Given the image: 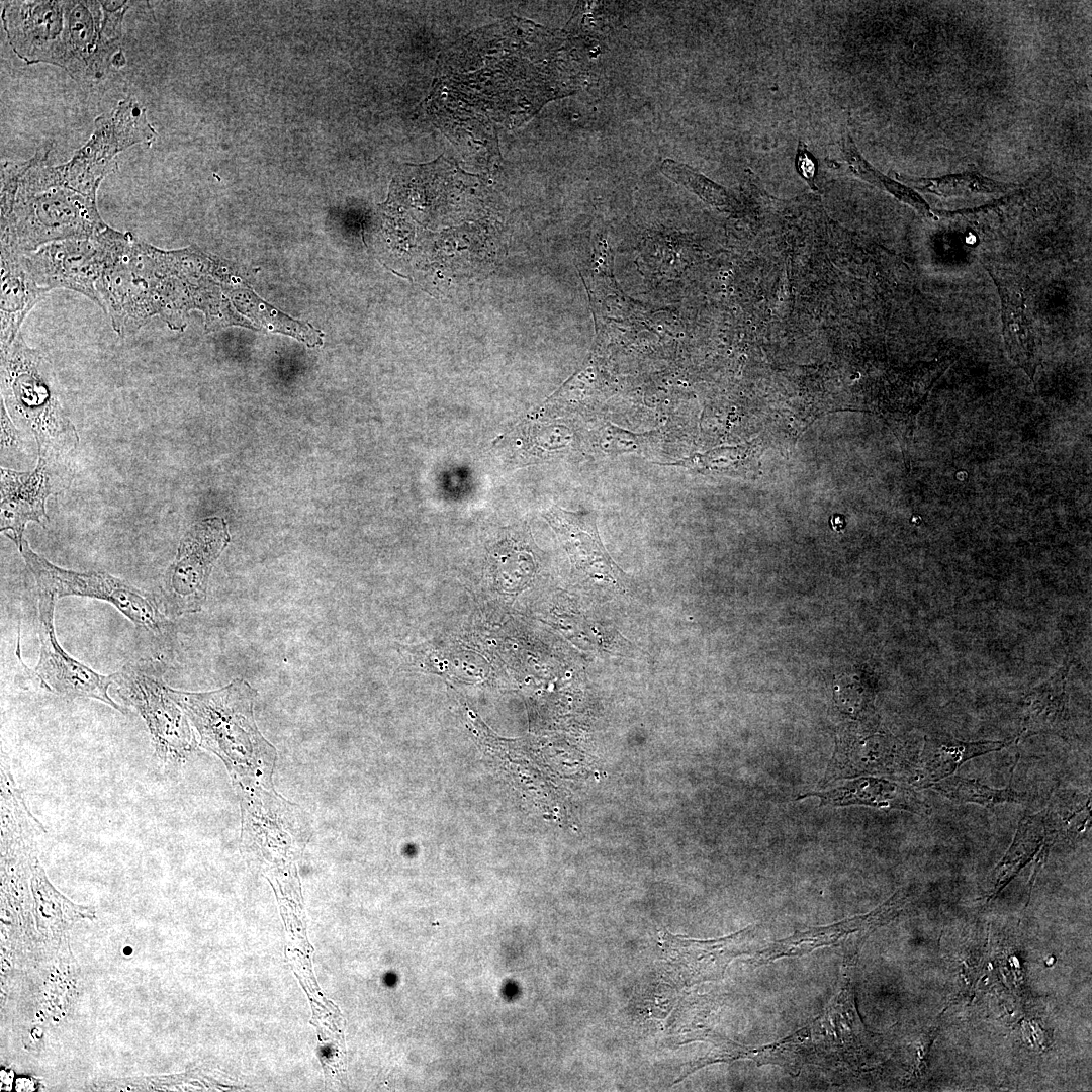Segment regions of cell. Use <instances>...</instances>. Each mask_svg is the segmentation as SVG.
Masks as SVG:
<instances>
[{
  "instance_id": "6da1fadb",
  "label": "cell",
  "mask_w": 1092,
  "mask_h": 1092,
  "mask_svg": "<svg viewBox=\"0 0 1092 1092\" xmlns=\"http://www.w3.org/2000/svg\"><path fill=\"white\" fill-rule=\"evenodd\" d=\"M106 228L95 198L73 188L57 173L24 179L11 175L3 180L1 250L27 254Z\"/></svg>"
},
{
  "instance_id": "7a4b0ae2",
  "label": "cell",
  "mask_w": 1092,
  "mask_h": 1092,
  "mask_svg": "<svg viewBox=\"0 0 1092 1092\" xmlns=\"http://www.w3.org/2000/svg\"><path fill=\"white\" fill-rule=\"evenodd\" d=\"M1 392L14 423L34 437L38 457L66 459L76 450L78 433L61 405L54 370L21 334L1 348Z\"/></svg>"
},
{
  "instance_id": "3957f363",
  "label": "cell",
  "mask_w": 1092,
  "mask_h": 1092,
  "mask_svg": "<svg viewBox=\"0 0 1092 1092\" xmlns=\"http://www.w3.org/2000/svg\"><path fill=\"white\" fill-rule=\"evenodd\" d=\"M166 689L197 728L201 744L225 762L236 760L247 741L259 739L251 713L252 690L244 680L206 693Z\"/></svg>"
},
{
  "instance_id": "277c9868",
  "label": "cell",
  "mask_w": 1092,
  "mask_h": 1092,
  "mask_svg": "<svg viewBox=\"0 0 1092 1092\" xmlns=\"http://www.w3.org/2000/svg\"><path fill=\"white\" fill-rule=\"evenodd\" d=\"M35 579L38 594L57 600L67 596L103 600L113 605L134 625L161 633L165 619L152 599L142 590L104 572H76L54 565L33 552L27 541L20 551Z\"/></svg>"
},
{
  "instance_id": "5b68a950",
  "label": "cell",
  "mask_w": 1092,
  "mask_h": 1092,
  "mask_svg": "<svg viewBox=\"0 0 1092 1092\" xmlns=\"http://www.w3.org/2000/svg\"><path fill=\"white\" fill-rule=\"evenodd\" d=\"M120 233L110 228L90 236L72 238L22 254L29 273L48 291H78L100 305L96 283L102 276Z\"/></svg>"
},
{
  "instance_id": "8992f818",
  "label": "cell",
  "mask_w": 1092,
  "mask_h": 1092,
  "mask_svg": "<svg viewBox=\"0 0 1092 1092\" xmlns=\"http://www.w3.org/2000/svg\"><path fill=\"white\" fill-rule=\"evenodd\" d=\"M228 541L226 527L220 519L204 520L183 537L163 582L164 602L171 614L200 610L211 568Z\"/></svg>"
},
{
  "instance_id": "52a82bcc",
  "label": "cell",
  "mask_w": 1092,
  "mask_h": 1092,
  "mask_svg": "<svg viewBox=\"0 0 1092 1092\" xmlns=\"http://www.w3.org/2000/svg\"><path fill=\"white\" fill-rule=\"evenodd\" d=\"M56 601L51 595L38 594L40 652L37 665L29 672L47 691L68 698L96 699L125 714V710L108 694V689L115 685L118 673L100 674L71 657L60 646L54 629Z\"/></svg>"
},
{
  "instance_id": "ba28073f",
  "label": "cell",
  "mask_w": 1092,
  "mask_h": 1092,
  "mask_svg": "<svg viewBox=\"0 0 1092 1092\" xmlns=\"http://www.w3.org/2000/svg\"><path fill=\"white\" fill-rule=\"evenodd\" d=\"M118 693L144 719L158 757L164 761L183 759L193 747L188 723L166 685L132 668L118 672Z\"/></svg>"
},
{
  "instance_id": "9c48e42d",
  "label": "cell",
  "mask_w": 1092,
  "mask_h": 1092,
  "mask_svg": "<svg viewBox=\"0 0 1092 1092\" xmlns=\"http://www.w3.org/2000/svg\"><path fill=\"white\" fill-rule=\"evenodd\" d=\"M67 459L38 457L33 471L18 472L1 467V532L18 547H23V532L28 522L46 526L49 521L46 500L61 490Z\"/></svg>"
},
{
  "instance_id": "30bf717a",
  "label": "cell",
  "mask_w": 1092,
  "mask_h": 1092,
  "mask_svg": "<svg viewBox=\"0 0 1092 1092\" xmlns=\"http://www.w3.org/2000/svg\"><path fill=\"white\" fill-rule=\"evenodd\" d=\"M47 292L29 273L22 254L1 251V348L20 334L25 316Z\"/></svg>"
},
{
  "instance_id": "8fae6325",
  "label": "cell",
  "mask_w": 1092,
  "mask_h": 1092,
  "mask_svg": "<svg viewBox=\"0 0 1092 1092\" xmlns=\"http://www.w3.org/2000/svg\"><path fill=\"white\" fill-rule=\"evenodd\" d=\"M1012 741H962L949 737L927 738L921 754L908 778L909 782L918 788H929L933 784L953 775L968 760L999 751L1010 745Z\"/></svg>"
},
{
  "instance_id": "7c38bea8",
  "label": "cell",
  "mask_w": 1092,
  "mask_h": 1092,
  "mask_svg": "<svg viewBox=\"0 0 1092 1092\" xmlns=\"http://www.w3.org/2000/svg\"><path fill=\"white\" fill-rule=\"evenodd\" d=\"M546 518L559 533L576 567L601 577H615L617 568L601 543L594 513L558 509L548 512Z\"/></svg>"
},
{
  "instance_id": "4fadbf2b",
  "label": "cell",
  "mask_w": 1092,
  "mask_h": 1092,
  "mask_svg": "<svg viewBox=\"0 0 1092 1092\" xmlns=\"http://www.w3.org/2000/svg\"><path fill=\"white\" fill-rule=\"evenodd\" d=\"M994 280L1002 302L1003 334L1010 358L1033 381L1039 359L1036 351L1032 321L1026 310L1023 286L1018 280H1007L997 273Z\"/></svg>"
},
{
  "instance_id": "5bb4252c",
  "label": "cell",
  "mask_w": 1092,
  "mask_h": 1092,
  "mask_svg": "<svg viewBox=\"0 0 1092 1092\" xmlns=\"http://www.w3.org/2000/svg\"><path fill=\"white\" fill-rule=\"evenodd\" d=\"M826 805H866L878 808L906 810L919 815L931 811L927 801L911 788L877 779L860 778L831 791L813 793Z\"/></svg>"
},
{
  "instance_id": "9a60e30c",
  "label": "cell",
  "mask_w": 1092,
  "mask_h": 1092,
  "mask_svg": "<svg viewBox=\"0 0 1092 1092\" xmlns=\"http://www.w3.org/2000/svg\"><path fill=\"white\" fill-rule=\"evenodd\" d=\"M1054 845L1048 832L1044 810L1024 816L1008 850L992 873L991 895L997 894L1034 857H1044Z\"/></svg>"
},
{
  "instance_id": "2e32d148",
  "label": "cell",
  "mask_w": 1092,
  "mask_h": 1092,
  "mask_svg": "<svg viewBox=\"0 0 1092 1092\" xmlns=\"http://www.w3.org/2000/svg\"><path fill=\"white\" fill-rule=\"evenodd\" d=\"M1068 721L1066 695L1060 680H1050L1027 695L1023 709V731L1028 734L1050 732L1065 735Z\"/></svg>"
},
{
  "instance_id": "e0dca14e",
  "label": "cell",
  "mask_w": 1092,
  "mask_h": 1092,
  "mask_svg": "<svg viewBox=\"0 0 1092 1092\" xmlns=\"http://www.w3.org/2000/svg\"><path fill=\"white\" fill-rule=\"evenodd\" d=\"M1090 794L1055 790L1044 809L1046 828L1054 842L1078 839L1090 822Z\"/></svg>"
},
{
  "instance_id": "ac0fdd59",
  "label": "cell",
  "mask_w": 1092,
  "mask_h": 1092,
  "mask_svg": "<svg viewBox=\"0 0 1092 1092\" xmlns=\"http://www.w3.org/2000/svg\"><path fill=\"white\" fill-rule=\"evenodd\" d=\"M840 159L853 175L889 192L921 215L927 218L934 217L930 205L918 193L874 168L859 153L848 132L842 135L840 142Z\"/></svg>"
},
{
  "instance_id": "d6986e66",
  "label": "cell",
  "mask_w": 1092,
  "mask_h": 1092,
  "mask_svg": "<svg viewBox=\"0 0 1092 1092\" xmlns=\"http://www.w3.org/2000/svg\"><path fill=\"white\" fill-rule=\"evenodd\" d=\"M894 175L920 191L941 197L994 194L1014 187L1013 184L994 180L978 172H964L934 178L909 177L895 172Z\"/></svg>"
},
{
  "instance_id": "ffe728a7",
  "label": "cell",
  "mask_w": 1092,
  "mask_h": 1092,
  "mask_svg": "<svg viewBox=\"0 0 1092 1092\" xmlns=\"http://www.w3.org/2000/svg\"><path fill=\"white\" fill-rule=\"evenodd\" d=\"M946 799L961 804L973 803L992 808L999 804H1022L1029 795L1012 788L1011 784L1003 789L991 788L978 780L949 776L930 787Z\"/></svg>"
},
{
  "instance_id": "44dd1931",
  "label": "cell",
  "mask_w": 1092,
  "mask_h": 1092,
  "mask_svg": "<svg viewBox=\"0 0 1092 1092\" xmlns=\"http://www.w3.org/2000/svg\"><path fill=\"white\" fill-rule=\"evenodd\" d=\"M31 889L38 920L44 924L61 925L90 914V909L72 903L52 886L38 860L31 868Z\"/></svg>"
},
{
  "instance_id": "7402d4cb",
  "label": "cell",
  "mask_w": 1092,
  "mask_h": 1092,
  "mask_svg": "<svg viewBox=\"0 0 1092 1092\" xmlns=\"http://www.w3.org/2000/svg\"><path fill=\"white\" fill-rule=\"evenodd\" d=\"M661 170L665 175L693 189L706 200L717 205L727 204L728 198L725 191L690 167L671 160H665L662 163Z\"/></svg>"
},
{
  "instance_id": "603a6c76",
  "label": "cell",
  "mask_w": 1092,
  "mask_h": 1092,
  "mask_svg": "<svg viewBox=\"0 0 1092 1092\" xmlns=\"http://www.w3.org/2000/svg\"><path fill=\"white\" fill-rule=\"evenodd\" d=\"M645 435L634 434L618 427L607 425L600 431V445L608 453L634 451L640 448Z\"/></svg>"
},
{
  "instance_id": "cb8c5ba5",
  "label": "cell",
  "mask_w": 1092,
  "mask_h": 1092,
  "mask_svg": "<svg viewBox=\"0 0 1092 1092\" xmlns=\"http://www.w3.org/2000/svg\"><path fill=\"white\" fill-rule=\"evenodd\" d=\"M797 165L806 178L814 174V164L804 144L800 143L797 154Z\"/></svg>"
}]
</instances>
